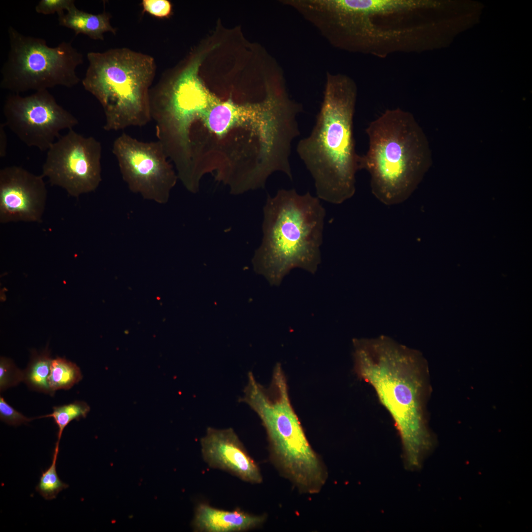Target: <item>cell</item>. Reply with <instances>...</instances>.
<instances>
[{"mask_svg": "<svg viewBox=\"0 0 532 532\" xmlns=\"http://www.w3.org/2000/svg\"><path fill=\"white\" fill-rule=\"evenodd\" d=\"M445 7L424 0H310L304 15L333 47L383 59L440 46Z\"/></svg>", "mask_w": 532, "mask_h": 532, "instance_id": "cell-1", "label": "cell"}, {"mask_svg": "<svg viewBox=\"0 0 532 532\" xmlns=\"http://www.w3.org/2000/svg\"><path fill=\"white\" fill-rule=\"evenodd\" d=\"M354 368L374 390L399 433L405 467L419 468L432 446L424 415V366L418 352L391 338L353 340Z\"/></svg>", "mask_w": 532, "mask_h": 532, "instance_id": "cell-2", "label": "cell"}, {"mask_svg": "<svg viewBox=\"0 0 532 532\" xmlns=\"http://www.w3.org/2000/svg\"><path fill=\"white\" fill-rule=\"evenodd\" d=\"M357 99V87L353 79L328 71L315 124L297 147L314 179L317 197L332 204L343 203L356 191L360 157L353 135Z\"/></svg>", "mask_w": 532, "mask_h": 532, "instance_id": "cell-3", "label": "cell"}, {"mask_svg": "<svg viewBox=\"0 0 532 532\" xmlns=\"http://www.w3.org/2000/svg\"><path fill=\"white\" fill-rule=\"evenodd\" d=\"M326 211L308 192L280 189L263 208V238L252 260L255 271L279 285L295 268L314 274L321 263Z\"/></svg>", "mask_w": 532, "mask_h": 532, "instance_id": "cell-4", "label": "cell"}, {"mask_svg": "<svg viewBox=\"0 0 532 532\" xmlns=\"http://www.w3.org/2000/svg\"><path fill=\"white\" fill-rule=\"evenodd\" d=\"M240 401L249 405L266 431L272 463L302 493L324 485L327 472L313 450L290 401L281 365L274 367L269 385L259 383L249 372Z\"/></svg>", "mask_w": 532, "mask_h": 532, "instance_id": "cell-5", "label": "cell"}, {"mask_svg": "<svg viewBox=\"0 0 532 532\" xmlns=\"http://www.w3.org/2000/svg\"><path fill=\"white\" fill-rule=\"evenodd\" d=\"M366 133L368 148L360 156L359 166L369 174L372 194L388 205L404 202L419 183L426 158L413 115L400 108L387 109L369 124Z\"/></svg>", "mask_w": 532, "mask_h": 532, "instance_id": "cell-6", "label": "cell"}, {"mask_svg": "<svg viewBox=\"0 0 532 532\" xmlns=\"http://www.w3.org/2000/svg\"><path fill=\"white\" fill-rule=\"evenodd\" d=\"M82 80L101 104L107 131L141 127L151 120L150 93L156 70L154 58L129 48L90 52Z\"/></svg>", "mask_w": 532, "mask_h": 532, "instance_id": "cell-7", "label": "cell"}, {"mask_svg": "<svg viewBox=\"0 0 532 532\" xmlns=\"http://www.w3.org/2000/svg\"><path fill=\"white\" fill-rule=\"evenodd\" d=\"M272 118L262 100L238 104L231 98L221 101L204 86L195 101L182 111L179 124L186 148L192 158L196 141L203 132L208 139L239 141L253 156L267 139Z\"/></svg>", "mask_w": 532, "mask_h": 532, "instance_id": "cell-8", "label": "cell"}, {"mask_svg": "<svg viewBox=\"0 0 532 532\" xmlns=\"http://www.w3.org/2000/svg\"><path fill=\"white\" fill-rule=\"evenodd\" d=\"M8 35L9 49L1 68V89L20 94L57 86L71 88L80 81L76 69L83 64V57L71 42L50 47L44 39L25 35L11 26Z\"/></svg>", "mask_w": 532, "mask_h": 532, "instance_id": "cell-9", "label": "cell"}, {"mask_svg": "<svg viewBox=\"0 0 532 532\" xmlns=\"http://www.w3.org/2000/svg\"><path fill=\"white\" fill-rule=\"evenodd\" d=\"M112 153L132 192L158 203L168 201L178 176L158 140L143 142L123 133L114 140Z\"/></svg>", "mask_w": 532, "mask_h": 532, "instance_id": "cell-10", "label": "cell"}, {"mask_svg": "<svg viewBox=\"0 0 532 532\" xmlns=\"http://www.w3.org/2000/svg\"><path fill=\"white\" fill-rule=\"evenodd\" d=\"M101 154L100 141L70 129L47 150L42 175L78 198L95 191L101 181Z\"/></svg>", "mask_w": 532, "mask_h": 532, "instance_id": "cell-11", "label": "cell"}, {"mask_svg": "<svg viewBox=\"0 0 532 532\" xmlns=\"http://www.w3.org/2000/svg\"><path fill=\"white\" fill-rule=\"evenodd\" d=\"M5 125L25 144L47 151L60 133L76 126L77 119L57 103L48 90L26 96L12 93L3 107Z\"/></svg>", "mask_w": 532, "mask_h": 532, "instance_id": "cell-12", "label": "cell"}, {"mask_svg": "<svg viewBox=\"0 0 532 532\" xmlns=\"http://www.w3.org/2000/svg\"><path fill=\"white\" fill-rule=\"evenodd\" d=\"M42 175L12 166L0 170V222H40L47 189Z\"/></svg>", "mask_w": 532, "mask_h": 532, "instance_id": "cell-13", "label": "cell"}, {"mask_svg": "<svg viewBox=\"0 0 532 532\" xmlns=\"http://www.w3.org/2000/svg\"><path fill=\"white\" fill-rule=\"evenodd\" d=\"M200 446L203 459L210 467L227 471L248 483L262 482L259 466L233 429L208 428Z\"/></svg>", "mask_w": 532, "mask_h": 532, "instance_id": "cell-14", "label": "cell"}, {"mask_svg": "<svg viewBox=\"0 0 532 532\" xmlns=\"http://www.w3.org/2000/svg\"><path fill=\"white\" fill-rule=\"evenodd\" d=\"M266 519L265 515L251 514L240 509L226 510L200 502L196 507L193 526L200 532H245L260 526Z\"/></svg>", "mask_w": 532, "mask_h": 532, "instance_id": "cell-15", "label": "cell"}, {"mask_svg": "<svg viewBox=\"0 0 532 532\" xmlns=\"http://www.w3.org/2000/svg\"><path fill=\"white\" fill-rule=\"evenodd\" d=\"M58 15L59 25L73 30L75 35L83 34L94 40H103L105 33H116V29L110 24L111 16L105 11L92 14L78 9L74 4L66 13Z\"/></svg>", "mask_w": 532, "mask_h": 532, "instance_id": "cell-16", "label": "cell"}, {"mask_svg": "<svg viewBox=\"0 0 532 532\" xmlns=\"http://www.w3.org/2000/svg\"><path fill=\"white\" fill-rule=\"evenodd\" d=\"M52 360L48 347L39 352L31 351L29 363L23 370V380L30 389L54 396L48 381Z\"/></svg>", "mask_w": 532, "mask_h": 532, "instance_id": "cell-17", "label": "cell"}, {"mask_svg": "<svg viewBox=\"0 0 532 532\" xmlns=\"http://www.w3.org/2000/svg\"><path fill=\"white\" fill-rule=\"evenodd\" d=\"M82 377L81 370L76 364L59 357L52 360L48 381L54 394L58 390L70 389Z\"/></svg>", "mask_w": 532, "mask_h": 532, "instance_id": "cell-18", "label": "cell"}, {"mask_svg": "<svg viewBox=\"0 0 532 532\" xmlns=\"http://www.w3.org/2000/svg\"><path fill=\"white\" fill-rule=\"evenodd\" d=\"M90 407L85 402L76 400L63 405L54 406L51 413L35 418L52 417L58 428L57 443L59 444L63 432L73 420H79L86 417Z\"/></svg>", "mask_w": 532, "mask_h": 532, "instance_id": "cell-19", "label": "cell"}, {"mask_svg": "<svg viewBox=\"0 0 532 532\" xmlns=\"http://www.w3.org/2000/svg\"><path fill=\"white\" fill-rule=\"evenodd\" d=\"M59 451V444L56 443L51 466L44 471L39 478L36 491L45 499H55L58 494L68 485L61 480L56 470V463Z\"/></svg>", "mask_w": 532, "mask_h": 532, "instance_id": "cell-20", "label": "cell"}, {"mask_svg": "<svg viewBox=\"0 0 532 532\" xmlns=\"http://www.w3.org/2000/svg\"><path fill=\"white\" fill-rule=\"evenodd\" d=\"M23 380V370L17 368L12 360L1 357L0 359V391L17 385Z\"/></svg>", "mask_w": 532, "mask_h": 532, "instance_id": "cell-21", "label": "cell"}, {"mask_svg": "<svg viewBox=\"0 0 532 532\" xmlns=\"http://www.w3.org/2000/svg\"><path fill=\"white\" fill-rule=\"evenodd\" d=\"M34 418H28L8 404L4 398L0 397V419L6 424L17 427L26 424Z\"/></svg>", "mask_w": 532, "mask_h": 532, "instance_id": "cell-22", "label": "cell"}, {"mask_svg": "<svg viewBox=\"0 0 532 532\" xmlns=\"http://www.w3.org/2000/svg\"><path fill=\"white\" fill-rule=\"evenodd\" d=\"M75 4L74 0H40L35 7L36 13L50 15L57 13L58 15L67 11Z\"/></svg>", "mask_w": 532, "mask_h": 532, "instance_id": "cell-23", "label": "cell"}, {"mask_svg": "<svg viewBox=\"0 0 532 532\" xmlns=\"http://www.w3.org/2000/svg\"><path fill=\"white\" fill-rule=\"evenodd\" d=\"M143 12L158 18H168L172 12V4L167 0H143Z\"/></svg>", "mask_w": 532, "mask_h": 532, "instance_id": "cell-24", "label": "cell"}, {"mask_svg": "<svg viewBox=\"0 0 532 532\" xmlns=\"http://www.w3.org/2000/svg\"><path fill=\"white\" fill-rule=\"evenodd\" d=\"M4 126V124H1L0 127V156L1 158L5 157L7 149V137Z\"/></svg>", "mask_w": 532, "mask_h": 532, "instance_id": "cell-25", "label": "cell"}]
</instances>
